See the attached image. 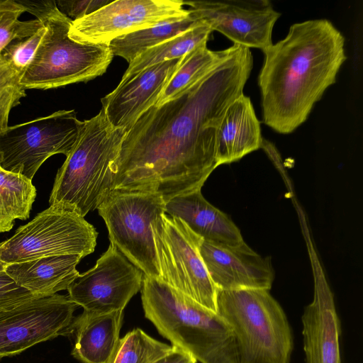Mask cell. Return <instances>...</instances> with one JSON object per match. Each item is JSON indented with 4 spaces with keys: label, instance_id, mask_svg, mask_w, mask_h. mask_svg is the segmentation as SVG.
I'll list each match as a JSON object with an SVG mask.
<instances>
[{
    "label": "cell",
    "instance_id": "cell-7",
    "mask_svg": "<svg viewBox=\"0 0 363 363\" xmlns=\"http://www.w3.org/2000/svg\"><path fill=\"white\" fill-rule=\"evenodd\" d=\"M97 209L107 227L111 244L144 276L160 280L151 225L165 213L162 195L112 190Z\"/></svg>",
    "mask_w": 363,
    "mask_h": 363
},
{
    "label": "cell",
    "instance_id": "cell-18",
    "mask_svg": "<svg viewBox=\"0 0 363 363\" xmlns=\"http://www.w3.org/2000/svg\"><path fill=\"white\" fill-rule=\"evenodd\" d=\"M184 221L203 240L225 245L244 241L239 228L223 211L211 205L196 189L177 195L165 203V213Z\"/></svg>",
    "mask_w": 363,
    "mask_h": 363
},
{
    "label": "cell",
    "instance_id": "cell-32",
    "mask_svg": "<svg viewBox=\"0 0 363 363\" xmlns=\"http://www.w3.org/2000/svg\"><path fill=\"white\" fill-rule=\"evenodd\" d=\"M155 363H197V361L187 352L172 345V350Z\"/></svg>",
    "mask_w": 363,
    "mask_h": 363
},
{
    "label": "cell",
    "instance_id": "cell-33",
    "mask_svg": "<svg viewBox=\"0 0 363 363\" xmlns=\"http://www.w3.org/2000/svg\"><path fill=\"white\" fill-rule=\"evenodd\" d=\"M4 241L0 242V255H1V249L2 245H4ZM9 264L4 262L0 258V272H5L6 267Z\"/></svg>",
    "mask_w": 363,
    "mask_h": 363
},
{
    "label": "cell",
    "instance_id": "cell-22",
    "mask_svg": "<svg viewBox=\"0 0 363 363\" xmlns=\"http://www.w3.org/2000/svg\"><path fill=\"white\" fill-rule=\"evenodd\" d=\"M201 22L189 13L186 17L161 22L116 38L110 43L109 48L113 55L123 57L129 64L145 50L180 35Z\"/></svg>",
    "mask_w": 363,
    "mask_h": 363
},
{
    "label": "cell",
    "instance_id": "cell-15",
    "mask_svg": "<svg viewBox=\"0 0 363 363\" xmlns=\"http://www.w3.org/2000/svg\"><path fill=\"white\" fill-rule=\"evenodd\" d=\"M199 252L217 289L272 287L274 273L270 259L255 252L245 241L225 245L202 239Z\"/></svg>",
    "mask_w": 363,
    "mask_h": 363
},
{
    "label": "cell",
    "instance_id": "cell-10",
    "mask_svg": "<svg viewBox=\"0 0 363 363\" xmlns=\"http://www.w3.org/2000/svg\"><path fill=\"white\" fill-rule=\"evenodd\" d=\"M83 121L74 110H61L48 116L0 132V166L32 181L43 163L55 154L66 157L74 147Z\"/></svg>",
    "mask_w": 363,
    "mask_h": 363
},
{
    "label": "cell",
    "instance_id": "cell-26",
    "mask_svg": "<svg viewBox=\"0 0 363 363\" xmlns=\"http://www.w3.org/2000/svg\"><path fill=\"white\" fill-rule=\"evenodd\" d=\"M172 346L161 342L142 330L134 329L119 339L107 363H155Z\"/></svg>",
    "mask_w": 363,
    "mask_h": 363
},
{
    "label": "cell",
    "instance_id": "cell-30",
    "mask_svg": "<svg viewBox=\"0 0 363 363\" xmlns=\"http://www.w3.org/2000/svg\"><path fill=\"white\" fill-rule=\"evenodd\" d=\"M111 1L110 0L55 1L58 10L72 21L92 14Z\"/></svg>",
    "mask_w": 363,
    "mask_h": 363
},
{
    "label": "cell",
    "instance_id": "cell-34",
    "mask_svg": "<svg viewBox=\"0 0 363 363\" xmlns=\"http://www.w3.org/2000/svg\"><path fill=\"white\" fill-rule=\"evenodd\" d=\"M0 168H1V166H0Z\"/></svg>",
    "mask_w": 363,
    "mask_h": 363
},
{
    "label": "cell",
    "instance_id": "cell-29",
    "mask_svg": "<svg viewBox=\"0 0 363 363\" xmlns=\"http://www.w3.org/2000/svg\"><path fill=\"white\" fill-rule=\"evenodd\" d=\"M42 28L31 36L9 43L0 52L18 70L24 73L45 34Z\"/></svg>",
    "mask_w": 363,
    "mask_h": 363
},
{
    "label": "cell",
    "instance_id": "cell-5",
    "mask_svg": "<svg viewBox=\"0 0 363 363\" xmlns=\"http://www.w3.org/2000/svg\"><path fill=\"white\" fill-rule=\"evenodd\" d=\"M125 133L113 128L102 110L83 121L74 147L57 172L50 205L82 217L97 209L112 191L111 167Z\"/></svg>",
    "mask_w": 363,
    "mask_h": 363
},
{
    "label": "cell",
    "instance_id": "cell-17",
    "mask_svg": "<svg viewBox=\"0 0 363 363\" xmlns=\"http://www.w3.org/2000/svg\"><path fill=\"white\" fill-rule=\"evenodd\" d=\"M314 274L313 299L301 317L306 363H342L340 322L333 294L320 269Z\"/></svg>",
    "mask_w": 363,
    "mask_h": 363
},
{
    "label": "cell",
    "instance_id": "cell-25",
    "mask_svg": "<svg viewBox=\"0 0 363 363\" xmlns=\"http://www.w3.org/2000/svg\"><path fill=\"white\" fill-rule=\"evenodd\" d=\"M35 197L31 180L0 168V233L9 231L16 219L29 218Z\"/></svg>",
    "mask_w": 363,
    "mask_h": 363
},
{
    "label": "cell",
    "instance_id": "cell-31",
    "mask_svg": "<svg viewBox=\"0 0 363 363\" xmlns=\"http://www.w3.org/2000/svg\"><path fill=\"white\" fill-rule=\"evenodd\" d=\"M33 296L30 291L18 286L6 272H0V308Z\"/></svg>",
    "mask_w": 363,
    "mask_h": 363
},
{
    "label": "cell",
    "instance_id": "cell-28",
    "mask_svg": "<svg viewBox=\"0 0 363 363\" xmlns=\"http://www.w3.org/2000/svg\"><path fill=\"white\" fill-rule=\"evenodd\" d=\"M23 72L15 68L0 52V132L8 128L9 115L21 98L26 89L21 84Z\"/></svg>",
    "mask_w": 363,
    "mask_h": 363
},
{
    "label": "cell",
    "instance_id": "cell-21",
    "mask_svg": "<svg viewBox=\"0 0 363 363\" xmlns=\"http://www.w3.org/2000/svg\"><path fill=\"white\" fill-rule=\"evenodd\" d=\"M123 311L106 313L84 311L74 319L72 354L83 363H107L118 342Z\"/></svg>",
    "mask_w": 363,
    "mask_h": 363
},
{
    "label": "cell",
    "instance_id": "cell-2",
    "mask_svg": "<svg viewBox=\"0 0 363 363\" xmlns=\"http://www.w3.org/2000/svg\"><path fill=\"white\" fill-rule=\"evenodd\" d=\"M262 52L257 83L263 122L289 134L335 83L347 59L345 38L327 19L308 20L293 24L284 39Z\"/></svg>",
    "mask_w": 363,
    "mask_h": 363
},
{
    "label": "cell",
    "instance_id": "cell-27",
    "mask_svg": "<svg viewBox=\"0 0 363 363\" xmlns=\"http://www.w3.org/2000/svg\"><path fill=\"white\" fill-rule=\"evenodd\" d=\"M25 11L16 0H0V52L12 40L31 36L43 28L38 19L19 21Z\"/></svg>",
    "mask_w": 363,
    "mask_h": 363
},
{
    "label": "cell",
    "instance_id": "cell-4",
    "mask_svg": "<svg viewBox=\"0 0 363 363\" xmlns=\"http://www.w3.org/2000/svg\"><path fill=\"white\" fill-rule=\"evenodd\" d=\"M17 1L45 29L21 81L26 89L88 82L106 72L113 57L109 45L72 40L69 36L72 21L58 10L55 1Z\"/></svg>",
    "mask_w": 363,
    "mask_h": 363
},
{
    "label": "cell",
    "instance_id": "cell-12",
    "mask_svg": "<svg viewBox=\"0 0 363 363\" xmlns=\"http://www.w3.org/2000/svg\"><path fill=\"white\" fill-rule=\"evenodd\" d=\"M144 274L113 245L94 267L79 274L67 288L70 300L84 311L106 313L123 311L142 288Z\"/></svg>",
    "mask_w": 363,
    "mask_h": 363
},
{
    "label": "cell",
    "instance_id": "cell-23",
    "mask_svg": "<svg viewBox=\"0 0 363 363\" xmlns=\"http://www.w3.org/2000/svg\"><path fill=\"white\" fill-rule=\"evenodd\" d=\"M212 31L211 27L201 21L180 35L145 50L129 63L121 82L130 79L153 65L184 57L198 47L206 44Z\"/></svg>",
    "mask_w": 363,
    "mask_h": 363
},
{
    "label": "cell",
    "instance_id": "cell-1",
    "mask_svg": "<svg viewBox=\"0 0 363 363\" xmlns=\"http://www.w3.org/2000/svg\"><path fill=\"white\" fill-rule=\"evenodd\" d=\"M231 55L177 97L145 111L126 131L112 167V190L146 191L165 203L201 189L218 167V128L243 94L253 58L233 45Z\"/></svg>",
    "mask_w": 363,
    "mask_h": 363
},
{
    "label": "cell",
    "instance_id": "cell-3",
    "mask_svg": "<svg viewBox=\"0 0 363 363\" xmlns=\"http://www.w3.org/2000/svg\"><path fill=\"white\" fill-rule=\"evenodd\" d=\"M145 317L158 332L200 363H238L233 333L226 321L162 280L144 276Z\"/></svg>",
    "mask_w": 363,
    "mask_h": 363
},
{
    "label": "cell",
    "instance_id": "cell-13",
    "mask_svg": "<svg viewBox=\"0 0 363 363\" xmlns=\"http://www.w3.org/2000/svg\"><path fill=\"white\" fill-rule=\"evenodd\" d=\"M181 0H117L72 21L69 36L82 43L104 44L166 21L189 16Z\"/></svg>",
    "mask_w": 363,
    "mask_h": 363
},
{
    "label": "cell",
    "instance_id": "cell-9",
    "mask_svg": "<svg viewBox=\"0 0 363 363\" xmlns=\"http://www.w3.org/2000/svg\"><path fill=\"white\" fill-rule=\"evenodd\" d=\"M151 228L160 280L216 312L217 289L199 252L202 238L181 219L165 213L156 218Z\"/></svg>",
    "mask_w": 363,
    "mask_h": 363
},
{
    "label": "cell",
    "instance_id": "cell-14",
    "mask_svg": "<svg viewBox=\"0 0 363 363\" xmlns=\"http://www.w3.org/2000/svg\"><path fill=\"white\" fill-rule=\"evenodd\" d=\"M189 13L235 45L264 51L280 16L268 0L183 1Z\"/></svg>",
    "mask_w": 363,
    "mask_h": 363
},
{
    "label": "cell",
    "instance_id": "cell-20",
    "mask_svg": "<svg viewBox=\"0 0 363 363\" xmlns=\"http://www.w3.org/2000/svg\"><path fill=\"white\" fill-rule=\"evenodd\" d=\"M82 258L79 255L44 257L9 264L5 272L34 296H52L67 289L79 274L77 265Z\"/></svg>",
    "mask_w": 363,
    "mask_h": 363
},
{
    "label": "cell",
    "instance_id": "cell-19",
    "mask_svg": "<svg viewBox=\"0 0 363 363\" xmlns=\"http://www.w3.org/2000/svg\"><path fill=\"white\" fill-rule=\"evenodd\" d=\"M260 121L250 99L244 94L227 108L216 137L217 166L230 164L261 147Z\"/></svg>",
    "mask_w": 363,
    "mask_h": 363
},
{
    "label": "cell",
    "instance_id": "cell-24",
    "mask_svg": "<svg viewBox=\"0 0 363 363\" xmlns=\"http://www.w3.org/2000/svg\"><path fill=\"white\" fill-rule=\"evenodd\" d=\"M233 49L234 45L213 51L204 44L184 55L155 106L166 103L192 86L227 59Z\"/></svg>",
    "mask_w": 363,
    "mask_h": 363
},
{
    "label": "cell",
    "instance_id": "cell-16",
    "mask_svg": "<svg viewBox=\"0 0 363 363\" xmlns=\"http://www.w3.org/2000/svg\"><path fill=\"white\" fill-rule=\"evenodd\" d=\"M182 57L145 69L120 82L113 91L102 98L101 110L110 124L127 131L145 111L157 104Z\"/></svg>",
    "mask_w": 363,
    "mask_h": 363
},
{
    "label": "cell",
    "instance_id": "cell-8",
    "mask_svg": "<svg viewBox=\"0 0 363 363\" xmlns=\"http://www.w3.org/2000/svg\"><path fill=\"white\" fill-rule=\"evenodd\" d=\"M98 233L84 217L57 205L39 213L20 226L1 249L6 264L23 262L44 257L92 253Z\"/></svg>",
    "mask_w": 363,
    "mask_h": 363
},
{
    "label": "cell",
    "instance_id": "cell-6",
    "mask_svg": "<svg viewBox=\"0 0 363 363\" xmlns=\"http://www.w3.org/2000/svg\"><path fill=\"white\" fill-rule=\"evenodd\" d=\"M216 308L233 333L238 363H289L291 330L269 290L217 289Z\"/></svg>",
    "mask_w": 363,
    "mask_h": 363
},
{
    "label": "cell",
    "instance_id": "cell-11",
    "mask_svg": "<svg viewBox=\"0 0 363 363\" xmlns=\"http://www.w3.org/2000/svg\"><path fill=\"white\" fill-rule=\"evenodd\" d=\"M77 306L68 296L55 294L0 308V359L71 333Z\"/></svg>",
    "mask_w": 363,
    "mask_h": 363
}]
</instances>
